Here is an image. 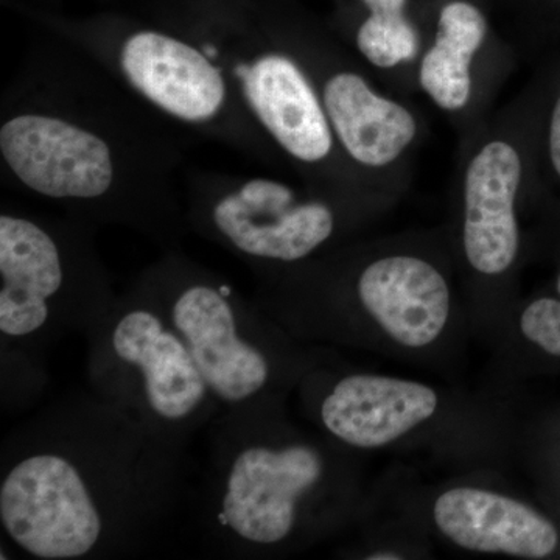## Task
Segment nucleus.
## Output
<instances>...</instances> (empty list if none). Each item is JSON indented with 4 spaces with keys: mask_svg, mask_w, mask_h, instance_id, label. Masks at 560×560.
I'll return each instance as SVG.
<instances>
[{
    "mask_svg": "<svg viewBox=\"0 0 560 560\" xmlns=\"http://www.w3.org/2000/svg\"><path fill=\"white\" fill-rule=\"evenodd\" d=\"M186 448L91 389L33 412L0 447L2 544L35 560L145 555L186 499Z\"/></svg>",
    "mask_w": 560,
    "mask_h": 560,
    "instance_id": "1",
    "label": "nucleus"
},
{
    "mask_svg": "<svg viewBox=\"0 0 560 560\" xmlns=\"http://www.w3.org/2000/svg\"><path fill=\"white\" fill-rule=\"evenodd\" d=\"M208 430L197 521L213 551L272 558L345 521L348 466L331 445L291 425L283 397L221 410Z\"/></svg>",
    "mask_w": 560,
    "mask_h": 560,
    "instance_id": "2",
    "label": "nucleus"
},
{
    "mask_svg": "<svg viewBox=\"0 0 560 560\" xmlns=\"http://www.w3.org/2000/svg\"><path fill=\"white\" fill-rule=\"evenodd\" d=\"M136 283L187 346L221 410L283 397L313 366L256 301L175 250Z\"/></svg>",
    "mask_w": 560,
    "mask_h": 560,
    "instance_id": "3",
    "label": "nucleus"
},
{
    "mask_svg": "<svg viewBox=\"0 0 560 560\" xmlns=\"http://www.w3.org/2000/svg\"><path fill=\"white\" fill-rule=\"evenodd\" d=\"M92 226L22 210L0 213V348L44 357L88 334L119 294L94 248Z\"/></svg>",
    "mask_w": 560,
    "mask_h": 560,
    "instance_id": "4",
    "label": "nucleus"
},
{
    "mask_svg": "<svg viewBox=\"0 0 560 560\" xmlns=\"http://www.w3.org/2000/svg\"><path fill=\"white\" fill-rule=\"evenodd\" d=\"M92 393L186 448L221 407L178 334L138 283L88 334Z\"/></svg>",
    "mask_w": 560,
    "mask_h": 560,
    "instance_id": "5",
    "label": "nucleus"
},
{
    "mask_svg": "<svg viewBox=\"0 0 560 560\" xmlns=\"http://www.w3.org/2000/svg\"><path fill=\"white\" fill-rule=\"evenodd\" d=\"M0 154L24 189L66 206L73 219L125 224L168 248L158 221L121 187L119 156L94 128L60 114L21 110L0 127Z\"/></svg>",
    "mask_w": 560,
    "mask_h": 560,
    "instance_id": "6",
    "label": "nucleus"
},
{
    "mask_svg": "<svg viewBox=\"0 0 560 560\" xmlns=\"http://www.w3.org/2000/svg\"><path fill=\"white\" fill-rule=\"evenodd\" d=\"M191 221L205 237L267 271L307 260L337 231L326 202L301 200L280 180L253 178L195 202Z\"/></svg>",
    "mask_w": 560,
    "mask_h": 560,
    "instance_id": "7",
    "label": "nucleus"
},
{
    "mask_svg": "<svg viewBox=\"0 0 560 560\" xmlns=\"http://www.w3.org/2000/svg\"><path fill=\"white\" fill-rule=\"evenodd\" d=\"M312 368L302 377L305 404L329 440L345 447H386L440 408V396L425 383L366 372L318 374Z\"/></svg>",
    "mask_w": 560,
    "mask_h": 560,
    "instance_id": "8",
    "label": "nucleus"
},
{
    "mask_svg": "<svg viewBox=\"0 0 560 560\" xmlns=\"http://www.w3.org/2000/svg\"><path fill=\"white\" fill-rule=\"evenodd\" d=\"M117 62L132 90L186 124L219 119L230 101V83L208 50L171 33H131L121 43Z\"/></svg>",
    "mask_w": 560,
    "mask_h": 560,
    "instance_id": "9",
    "label": "nucleus"
},
{
    "mask_svg": "<svg viewBox=\"0 0 560 560\" xmlns=\"http://www.w3.org/2000/svg\"><path fill=\"white\" fill-rule=\"evenodd\" d=\"M350 308L408 349L429 348L451 319L447 279L430 261L407 254L372 260L357 276Z\"/></svg>",
    "mask_w": 560,
    "mask_h": 560,
    "instance_id": "10",
    "label": "nucleus"
},
{
    "mask_svg": "<svg viewBox=\"0 0 560 560\" xmlns=\"http://www.w3.org/2000/svg\"><path fill=\"white\" fill-rule=\"evenodd\" d=\"M232 80L261 127L291 158L304 164L329 158V117L296 61L279 51H264L235 62Z\"/></svg>",
    "mask_w": 560,
    "mask_h": 560,
    "instance_id": "11",
    "label": "nucleus"
},
{
    "mask_svg": "<svg viewBox=\"0 0 560 560\" xmlns=\"http://www.w3.org/2000/svg\"><path fill=\"white\" fill-rule=\"evenodd\" d=\"M433 521L456 547L482 555L545 559L559 545L556 526L528 504L471 486L442 492Z\"/></svg>",
    "mask_w": 560,
    "mask_h": 560,
    "instance_id": "12",
    "label": "nucleus"
},
{
    "mask_svg": "<svg viewBox=\"0 0 560 560\" xmlns=\"http://www.w3.org/2000/svg\"><path fill=\"white\" fill-rule=\"evenodd\" d=\"M521 180V156L504 140L486 143L470 161L464 186V250L480 275H503L517 259L515 198Z\"/></svg>",
    "mask_w": 560,
    "mask_h": 560,
    "instance_id": "13",
    "label": "nucleus"
},
{
    "mask_svg": "<svg viewBox=\"0 0 560 560\" xmlns=\"http://www.w3.org/2000/svg\"><path fill=\"white\" fill-rule=\"evenodd\" d=\"M320 101L335 138L353 161L366 167H385L399 160L418 135L410 110L378 95L359 73L341 70L330 75Z\"/></svg>",
    "mask_w": 560,
    "mask_h": 560,
    "instance_id": "14",
    "label": "nucleus"
},
{
    "mask_svg": "<svg viewBox=\"0 0 560 560\" xmlns=\"http://www.w3.org/2000/svg\"><path fill=\"white\" fill-rule=\"evenodd\" d=\"M488 24L477 7L451 2L442 9L436 38L420 62L419 81L445 110L466 108L471 95V60L485 43Z\"/></svg>",
    "mask_w": 560,
    "mask_h": 560,
    "instance_id": "15",
    "label": "nucleus"
},
{
    "mask_svg": "<svg viewBox=\"0 0 560 560\" xmlns=\"http://www.w3.org/2000/svg\"><path fill=\"white\" fill-rule=\"evenodd\" d=\"M418 32L404 13H371L357 33L360 54L375 68L390 69L418 51Z\"/></svg>",
    "mask_w": 560,
    "mask_h": 560,
    "instance_id": "16",
    "label": "nucleus"
},
{
    "mask_svg": "<svg viewBox=\"0 0 560 560\" xmlns=\"http://www.w3.org/2000/svg\"><path fill=\"white\" fill-rule=\"evenodd\" d=\"M2 366V401L9 410L27 407L46 388L47 368L44 357L22 350L0 348Z\"/></svg>",
    "mask_w": 560,
    "mask_h": 560,
    "instance_id": "17",
    "label": "nucleus"
},
{
    "mask_svg": "<svg viewBox=\"0 0 560 560\" xmlns=\"http://www.w3.org/2000/svg\"><path fill=\"white\" fill-rule=\"evenodd\" d=\"M521 331L537 348L560 359V300L540 298L526 305Z\"/></svg>",
    "mask_w": 560,
    "mask_h": 560,
    "instance_id": "18",
    "label": "nucleus"
},
{
    "mask_svg": "<svg viewBox=\"0 0 560 560\" xmlns=\"http://www.w3.org/2000/svg\"><path fill=\"white\" fill-rule=\"evenodd\" d=\"M550 154L552 165L560 176V97L552 110L550 127Z\"/></svg>",
    "mask_w": 560,
    "mask_h": 560,
    "instance_id": "19",
    "label": "nucleus"
},
{
    "mask_svg": "<svg viewBox=\"0 0 560 560\" xmlns=\"http://www.w3.org/2000/svg\"><path fill=\"white\" fill-rule=\"evenodd\" d=\"M371 13H404L407 0H363Z\"/></svg>",
    "mask_w": 560,
    "mask_h": 560,
    "instance_id": "20",
    "label": "nucleus"
},
{
    "mask_svg": "<svg viewBox=\"0 0 560 560\" xmlns=\"http://www.w3.org/2000/svg\"><path fill=\"white\" fill-rule=\"evenodd\" d=\"M366 559L370 560H399L404 559V556L397 555V552L394 551H375L370 552V555L366 556Z\"/></svg>",
    "mask_w": 560,
    "mask_h": 560,
    "instance_id": "21",
    "label": "nucleus"
},
{
    "mask_svg": "<svg viewBox=\"0 0 560 560\" xmlns=\"http://www.w3.org/2000/svg\"><path fill=\"white\" fill-rule=\"evenodd\" d=\"M558 291H559V294H560V275H559V278H558Z\"/></svg>",
    "mask_w": 560,
    "mask_h": 560,
    "instance_id": "22",
    "label": "nucleus"
}]
</instances>
